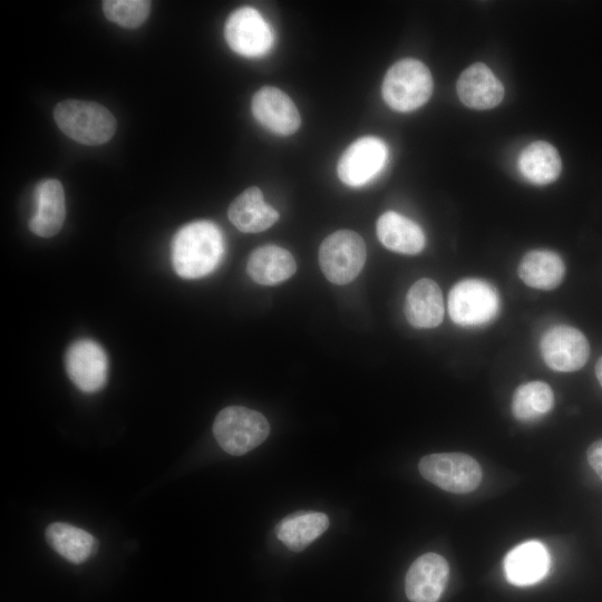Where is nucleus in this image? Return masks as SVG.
<instances>
[{
	"instance_id": "f257e3e1",
	"label": "nucleus",
	"mask_w": 602,
	"mask_h": 602,
	"mask_svg": "<svg viewBox=\"0 0 602 602\" xmlns=\"http://www.w3.org/2000/svg\"><path fill=\"white\" fill-rule=\"evenodd\" d=\"M224 253L220 229L208 221H196L181 227L172 241V263L184 279H198L211 273Z\"/></svg>"
},
{
	"instance_id": "f03ea898",
	"label": "nucleus",
	"mask_w": 602,
	"mask_h": 602,
	"mask_svg": "<svg viewBox=\"0 0 602 602\" xmlns=\"http://www.w3.org/2000/svg\"><path fill=\"white\" fill-rule=\"evenodd\" d=\"M54 118L65 135L88 146L105 144L116 130L114 115L95 101L78 99L60 101L54 109Z\"/></svg>"
},
{
	"instance_id": "7ed1b4c3",
	"label": "nucleus",
	"mask_w": 602,
	"mask_h": 602,
	"mask_svg": "<svg viewBox=\"0 0 602 602\" xmlns=\"http://www.w3.org/2000/svg\"><path fill=\"white\" fill-rule=\"evenodd\" d=\"M433 77L421 61L406 58L395 62L386 72L381 93L386 104L397 111H411L431 96Z\"/></svg>"
},
{
	"instance_id": "20e7f679",
	"label": "nucleus",
	"mask_w": 602,
	"mask_h": 602,
	"mask_svg": "<svg viewBox=\"0 0 602 602\" xmlns=\"http://www.w3.org/2000/svg\"><path fill=\"white\" fill-rule=\"evenodd\" d=\"M270 433L266 418L259 411L230 406L222 409L213 423V434L220 447L240 456L261 445Z\"/></svg>"
},
{
	"instance_id": "39448f33",
	"label": "nucleus",
	"mask_w": 602,
	"mask_h": 602,
	"mask_svg": "<svg viewBox=\"0 0 602 602\" xmlns=\"http://www.w3.org/2000/svg\"><path fill=\"white\" fill-rule=\"evenodd\" d=\"M367 251L363 239L355 231L338 230L319 247V264L324 276L338 285L348 284L361 272Z\"/></svg>"
},
{
	"instance_id": "423d86ee",
	"label": "nucleus",
	"mask_w": 602,
	"mask_h": 602,
	"mask_svg": "<svg viewBox=\"0 0 602 602\" xmlns=\"http://www.w3.org/2000/svg\"><path fill=\"white\" fill-rule=\"evenodd\" d=\"M497 290L480 279H464L448 294L450 319L462 327H478L491 322L499 312Z\"/></svg>"
},
{
	"instance_id": "0eeeda50",
	"label": "nucleus",
	"mask_w": 602,
	"mask_h": 602,
	"mask_svg": "<svg viewBox=\"0 0 602 602\" xmlns=\"http://www.w3.org/2000/svg\"><path fill=\"white\" fill-rule=\"evenodd\" d=\"M421 476L454 494L475 491L482 482V467L464 453H437L424 456L418 464Z\"/></svg>"
},
{
	"instance_id": "6e6552de",
	"label": "nucleus",
	"mask_w": 602,
	"mask_h": 602,
	"mask_svg": "<svg viewBox=\"0 0 602 602\" xmlns=\"http://www.w3.org/2000/svg\"><path fill=\"white\" fill-rule=\"evenodd\" d=\"M387 157V146L380 138L360 137L350 144L339 158L338 177L348 186H362L381 172Z\"/></svg>"
},
{
	"instance_id": "1a4fd4ad",
	"label": "nucleus",
	"mask_w": 602,
	"mask_h": 602,
	"mask_svg": "<svg viewBox=\"0 0 602 602\" xmlns=\"http://www.w3.org/2000/svg\"><path fill=\"white\" fill-rule=\"evenodd\" d=\"M224 37L230 48L244 57L263 56L273 45L270 26L252 7L239 8L229 16Z\"/></svg>"
},
{
	"instance_id": "9d476101",
	"label": "nucleus",
	"mask_w": 602,
	"mask_h": 602,
	"mask_svg": "<svg viewBox=\"0 0 602 602\" xmlns=\"http://www.w3.org/2000/svg\"><path fill=\"white\" fill-rule=\"evenodd\" d=\"M540 348L544 362L561 372L581 369L590 356L585 336L579 329L565 324L547 329L542 336Z\"/></svg>"
},
{
	"instance_id": "9b49d317",
	"label": "nucleus",
	"mask_w": 602,
	"mask_h": 602,
	"mask_svg": "<svg viewBox=\"0 0 602 602\" xmlns=\"http://www.w3.org/2000/svg\"><path fill=\"white\" fill-rule=\"evenodd\" d=\"M66 370L74 385L84 392H96L107 379L108 360L104 349L95 341L81 339L66 353Z\"/></svg>"
},
{
	"instance_id": "f8f14e48",
	"label": "nucleus",
	"mask_w": 602,
	"mask_h": 602,
	"mask_svg": "<svg viewBox=\"0 0 602 602\" xmlns=\"http://www.w3.org/2000/svg\"><path fill=\"white\" fill-rule=\"evenodd\" d=\"M251 108L255 119L274 134L288 136L300 127L301 118L297 106L276 87L260 88L252 97Z\"/></svg>"
},
{
	"instance_id": "ddd939ff",
	"label": "nucleus",
	"mask_w": 602,
	"mask_h": 602,
	"mask_svg": "<svg viewBox=\"0 0 602 602\" xmlns=\"http://www.w3.org/2000/svg\"><path fill=\"white\" fill-rule=\"evenodd\" d=\"M449 566L437 553L420 555L410 565L405 591L410 602H437L447 583Z\"/></svg>"
},
{
	"instance_id": "4468645a",
	"label": "nucleus",
	"mask_w": 602,
	"mask_h": 602,
	"mask_svg": "<svg viewBox=\"0 0 602 602\" xmlns=\"http://www.w3.org/2000/svg\"><path fill=\"white\" fill-rule=\"evenodd\" d=\"M460 101L474 109H489L504 97V87L493 71L483 62L467 67L456 85Z\"/></svg>"
},
{
	"instance_id": "2eb2a0df",
	"label": "nucleus",
	"mask_w": 602,
	"mask_h": 602,
	"mask_svg": "<svg viewBox=\"0 0 602 602\" xmlns=\"http://www.w3.org/2000/svg\"><path fill=\"white\" fill-rule=\"evenodd\" d=\"M36 212L29 221L30 231L41 237L56 235L66 217L65 192L58 179L39 182L35 190Z\"/></svg>"
},
{
	"instance_id": "dca6fc26",
	"label": "nucleus",
	"mask_w": 602,
	"mask_h": 602,
	"mask_svg": "<svg viewBox=\"0 0 602 602\" xmlns=\"http://www.w3.org/2000/svg\"><path fill=\"white\" fill-rule=\"evenodd\" d=\"M405 315L415 328L439 326L444 319V299L439 285L431 279L416 281L407 292Z\"/></svg>"
},
{
	"instance_id": "f3484780",
	"label": "nucleus",
	"mask_w": 602,
	"mask_h": 602,
	"mask_svg": "<svg viewBox=\"0 0 602 602\" xmlns=\"http://www.w3.org/2000/svg\"><path fill=\"white\" fill-rule=\"evenodd\" d=\"M227 216L241 232L259 233L272 226L280 217L276 210L265 203L261 190L251 186L229 206Z\"/></svg>"
},
{
	"instance_id": "a211bd4d",
	"label": "nucleus",
	"mask_w": 602,
	"mask_h": 602,
	"mask_svg": "<svg viewBox=\"0 0 602 602\" xmlns=\"http://www.w3.org/2000/svg\"><path fill=\"white\" fill-rule=\"evenodd\" d=\"M550 569V555L537 541L514 547L504 560L507 580L515 585H531L542 580Z\"/></svg>"
},
{
	"instance_id": "6ab92c4d",
	"label": "nucleus",
	"mask_w": 602,
	"mask_h": 602,
	"mask_svg": "<svg viewBox=\"0 0 602 602\" xmlns=\"http://www.w3.org/2000/svg\"><path fill=\"white\" fill-rule=\"evenodd\" d=\"M376 232L385 247L401 254H417L426 243L420 226L394 211H388L379 216Z\"/></svg>"
},
{
	"instance_id": "aec40b11",
	"label": "nucleus",
	"mask_w": 602,
	"mask_h": 602,
	"mask_svg": "<svg viewBox=\"0 0 602 602\" xmlns=\"http://www.w3.org/2000/svg\"><path fill=\"white\" fill-rule=\"evenodd\" d=\"M297 270L292 254L278 245L255 249L247 260L246 271L251 279L263 285L279 284L291 278Z\"/></svg>"
},
{
	"instance_id": "412c9836",
	"label": "nucleus",
	"mask_w": 602,
	"mask_h": 602,
	"mask_svg": "<svg viewBox=\"0 0 602 602\" xmlns=\"http://www.w3.org/2000/svg\"><path fill=\"white\" fill-rule=\"evenodd\" d=\"M517 273L528 287L538 290H552L561 284L565 265L562 258L550 250H533L521 260Z\"/></svg>"
},
{
	"instance_id": "4be33fe9",
	"label": "nucleus",
	"mask_w": 602,
	"mask_h": 602,
	"mask_svg": "<svg viewBox=\"0 0 602 602\" xmlns=\"http://www.w3.org/2000/svg\"><path fill=\"white\" fill-rule=\"evenodd\" d=\"M329 527V518L320 512H297L275 527L278 538L291 551L301 552Z\"/></svg>"
},
{
	"instance_id": "5701e85b",
	"label": "nucleus",
	"mask_w": 602,
	"mask_h": 602,
	"mask_svg": "<svg viewBox=\"0 0 602 602\" xmlns=\"http://www.w3.org/2000/svg\"><path fill=\"white\" fill-rule=\"evenodd\" d=\"M522 175L535 185L554 182L562 169L556 148L547 142L536 140L526 146L517 161Z\"/></svg>"
},
{
	"instance_id": "b1692460",
	"label": "nucleus",
	"mask_w": 602,
	"mask_h": 602,
	"mask_svg": "<svg viewBox=\"0 0 602 602\" xmlns=\"http://www.w3.org/2000/svg\"><path fill=\"white\" fill-rule=\"evenodd\" d=\"M46 540L52 550L75 564L85 562L98 547V542L91 534L60 522L51 523L46 528Z\"/></svg>"
},
{
	"instance_id": "393cba45",
	"label": "nucleus",
	"mask_w": 602,
	"mask_h": 602,
	"mask_svg": "<svg viewBox=\"0 0 602 602\" xmlns=\"http://www.w3.org/2000/svg\"><path fill=\"white\" fill-rule=\"evenodd\" d=\"M553 406V390L543 381H530L518 386L512 398V412L517 420L524 423L542 418Z\"/></svg>"
},
{
	"instance_id": "a878e982",
	"label": "nucleus",
	"mask_w": 602,
	"mask_h": 602,
	"mask_svg": "<svg viewBox=\"0 0 602 602\" xmlns=\"http://www.w3.org/2000/svg\"><path fill=\"white\" fill-rule=\"evenodd\" d=\"M103 10L108 20L124 28H137L148 18L151 1L106 0Z\"/></svg>"
},
{
	"instance_id": "bb28decb",
	"label": "nucleus",
	"mask_w": 602,
	"mask_h": 602,
	"mask_svg": "<svg viewBox=\"0 0 602 602\" xmlns=\"http://www.w3.org/2000/svg\"><path fill=\"white\" fill-rule=\"evenodd\" d=\"M589 465L595 474L602 479V439L590 445L586 452Z\"/></svg>"
},
{
	"instance_id": "cd10ccee",
	"label": "nucleus",
	"mask_w": 602,
	"mask_h": 602,
	"mask_svg": "<svg viewBox=\"0 0 602 602\" xmlns=\"http://www.w3.org/2000/svg\"><path fill=\"white\" fill-rule=\"evenodd\" d=\"M595 375H596V378L602 387V357L598 360L596 365H595Z\"/></svg>"
}]
</instances>
